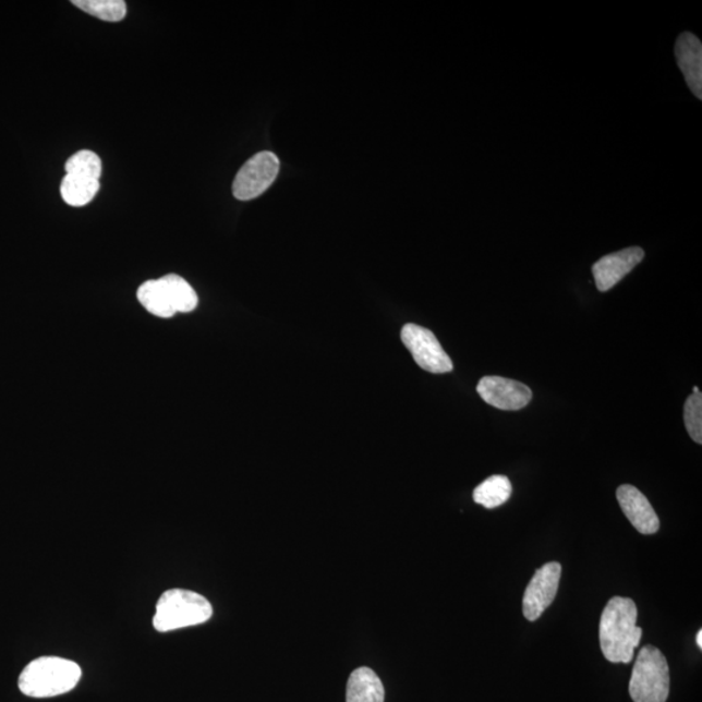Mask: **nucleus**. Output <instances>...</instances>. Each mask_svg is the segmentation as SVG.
I'll list each match as a JSON object with an SVG mask.
<instances>
[{
	"mask_svg": "<svg viewBox=\"0 0 702 702\" xmlns=\"http://www.w3.org/2000/svg\"><path fill=\"white\" fill-rule=\"evenodd\" d=\"M512 487L509 477L493 475L479 484L474 491V501L487 509H496L509 501Z\"/></svg>",
	"mask_w": 702,
	"mask_h": 702,
	"instance_id": "obj_15",
	"label": "nucleus"
},
{
	"mask_svg": "<svg viewBox=\"0 0 702 702\" xmlns=\"http://www.w3.org/2000/svg\"><path fill=\"white\" fill-rule=\"evenodd\" d=\"M697 644L699 646V650H702V631L701 630L698 632Z\"/></svg>",
	"mask_w": 702,
	"mask_h": 702,
	"instance_id": "obj_20",
	"label": "nucleus"
},
{
	"mask_svg": "<svg viewBox=\"0 0 702 702\" xmlns=\"http://www.w3.org/2000/svg\"><path fill=\"white\" fill-rule=\"evenodd\" d=\"M675 57L693 96L702 98V45L692 33H681L675 44Z\"/></svg>",
	"mask_w": 702,
	"mask_h": 702,
	"instance_id": "obj_11",
	"label": "nucleus"
},
{
	"mask_svg": "<svg viewBox=\"0 0 702 702\" xmlns=\"http://www.w3.org/2000/svg\"><path fill=\"white\" fill-rule=\"evenodd\" d=\"M137 299L142 306H144L148 313L164 317H172L175 314L173 303L168 293V290L165 286L164 280H148L138 288Z\"/></svg>",
	"mask_w": 702,
	"mask_h": 702,
	"instance_id": "obj_13",
	"label": "nucleus"
},
{
	"mask_svg": "<svg viewBox=\"0 0 702 702\" xmlns=\"http://www.w3.org/2000/svg\"><path fill=\"white\" fill-rule=\"evenodd\" d=\"M670 693V671L658 647L646 645L638 654L630 680L633 702H666Z\"/></svg>",
	"mask_w": 702,
	"mask_h": 702,
	"instance_id": "obj_4",
	"label": "nucleus"
},
{
	"mask_svg": "<svg viewBox=\"0 0 702 702\" xmlns=\"http://www.w3.org/2000/svg\"><path fill=\"white\" fill-rule=\"evenodd\" d=\"M562 566L549 562L538 569L531 579L523 597V614L530 622H535L555 601L561 579Z\"/></svg>",
	"mask_w": 702,
	"mask_h": 702,
	"instance_id": "obj_7",
	"label": "nucleus"
},
{
	"mask_svg": "<svg viewBox=\"0 0 702 702\" xmlns=\"http://www.w3.org/2000/svg\"><path fill=\"white\" fill-rule=\"evenodd\" d=\"M617 498L620 509L634 526V530L643 535H653L659 530V519L652 508L647 498L633 485H620L617 489Z\"/></svg>",
	"mask_w": 702,
	"mask_h": 702,
	"instance_id": "obj_10",
	"label": "nucleus"
},
{
	"mask_svg": "<svg viewBox=\"0 0 702 702\" xmlns=\"http://www.w3.org/2000/svg\"><path fill=\"white\" fill-rule=\"evenodd\" d=\"M65 172L77 178L99 181L102 175V160L96 153L81 150L66 160Z\"/></svg>",
	"mask_w": 702,
	"mask_h": 702,
	"instance_id": "obj_18",
	"label": "nucleus"
},
{
	"mask_svg": "<svg viewBox=\"0 0 702 702\" xmlns=\"http://www.w3.org/2000/svg\"><path fill=\"white\" fill-rule=\"evenodd\" d=\"M280 171V160L271 152L254 155L242 166L233 181V195L239 201L258 198L274 184Z\"/></svg>",
	"mask_w": 702,
	"mask_h": 702,
	"instance_id": "obj_6",
	"label": "nucleus"
},
{
	"mask_svg": "<svg viewBox=\"0 0 702 702\" xmlns=\"http://www.w3.org/2000/svg\"><path fill=\"white\" fill-rule=\"evenodd\" d=\"M210 601L197 592L168 590L160 596L153 619L158 632H170L206 624L213 617Z\"/></svg>",
	"mask_w": 702,
	"mask_h": 702,
	"instance_id": "obj_3",
	"label": "nucleus"
},
{
	"mask_svg": "<svg viewBox=\"0 0 702 702\" xmlns=\"http://www.w3.org/2000/svg\"><path fill=\"white\" fill-rule=\"evenodd\" d=\"M477 394L491 407L505 411L521 410L532 400L529 387L501 376L483 377L477 384Z\"/></svg>",
	"mask_w": 702,
	"mask_h": 702,
	"instance_id": "obj_8",
	"label": "nucleus"
},
{
	"mask_svg": "<svg viewBox=\"0 0 702 702\" xmlns=\"http://www.w3.org/2000/svg\"><path fill=\"white\" fill-rule=\"evenodd\" d=\"M638 607L631 598L613 597L605 606L600 622V645L613 664H630L643 630L637 626Z\"/></svg>",
	"mask_w": 702,
	"mask_h": 702,
	"instance_id": "obj_1",
	"label": "nucleus"
},
{
	"mask_svg": "<svg viewBox=\"0 0 702 702\" xmlns=\"http://www.w3.org/2000/svg\"><path fill=\"white\" fill-rule=\"evenodd\" d=\"M401 340L417 366L427 373L448 374L453 371V362L429 329L409 323L401 330Z\"/></svg>",
	"mask_w": 702,
	"mask_h": 702,
	"instance_id": "obj_5",
	"label": "nucleus"
},
{
	"mask_svg": "<svg viewBox=\"0 0 702 702\" xmlns=\"http://www.w3.org/2000/svg\"><path fill=\"white\" fill-rule=\"evenodd\" d=\"M386 691L379 677L368 667L351 673L347 687V702H384Z\"/></svg>",
	"mask_w": 702,
	"mask_h": 702,
	"instance_id": "obj_12",
	"label": "nucleus"
},
{
	"mask_svg": "<svg viewBox=\"0 0 702 702\" xmlns=\"http://www.w3.org/2000/svg\"><path fill=\"white\" fill-rule=\"evenodd\" d=\"M685 424L692 440L702 444V396L692 395L685 403Z\"/></svg>",
	"mask_w": 702,
	"mask_h": 702,
	"instance_id": "obj_19",
	"label": "nucleus"
},
{
	"mask_svg": "<svg viewBox=\"0 0 702 702\" xmlns=\"http://www.w3.org/2000/svg\"><path fill=\"white\" fill-rule=\"evenodd\" d=\"M72 4L108 23H119L126 15L124 0H73Z\"/></svg>",
	"mask_w": 702,
	"mask_h": 702,
	"instance_id": "obj_17",
	"label": "nucleus"
},
{
	"mask_svg": "<svg viewBox=\"0 0 702 702\" xmlns=\"http://www.w3.org/2000/svg\"><path fill=\"white\" fill-rule=\"evenodd\" d=\"M81 667L71 659L39 657L26 665L19 678V688L25 697L47 699L69 693L78 685Z\"/></svg>",
	"mask_w": 702,
	"mask_h": 702,
	"instance_id": "obj_2",
	"label": "nucleus"
},
{
	"mask_svg": "<svg viewBox=\"0 0 702 702\" xmlns=\"http://www.w3.org/2000/svg\"><path fill=\"white\" fill-rule=\"evenodd\" d=\"M161 280H164L168 293H170L175 313L187 314L197 308L198 295L184 278L171 274L164 276Z\"/></svg>",
	"mask_w": 702,
	"mask_h": 702,
	"instance_id": "obj_16",
	"label": "nucleus"
},
{
	"mask_svg": "<svg viewBox=\"0 0 702 702\" xmlns=\"http://www.w3.org/2000/svg\"><path fill=\"white\" fill-rule=\"evenodd\" d=\"M100 189L98 180L77 178V175L65 174L60 185V194L66 205L81 207L96 197Z\"/></svg>",
	"mask_w": 702,
	"mask_h": 702,
	"instance_id": "obj_14",
	"label": "nucleus"
},
{
	"mask_svg": "<svg viewBox=\"0 0 702 702\" xmlns=\"http://www.w3.org/2000/svg\"><path fill=\"white\" fill-rule=\"evenodd\" d=\"M698 394H701V391H700V389L698 387H694L693 388V395H698Z\"/></svg>",
	"mask_w": 702,
	"mask_h": 702,
	"instance_id": "obj_21",
	"label": "nucleus"
},
{
	"mask_svg": "<svg viewBox=\"0 0 702 702\" xmlns=\"http://www.w3.org/2000/svg\"><path fill=\"white\" fill-rule=\"evenodd\" d=\"M644 250L638 246L603 256L592 266L593 278L600 292H607L643 262Z\"/></svg>",
	"mask_w": 702,
	"mask_h": 702,
	"instance_id": "obj_9",
	"label": "nucleus"
}]
</instances>
